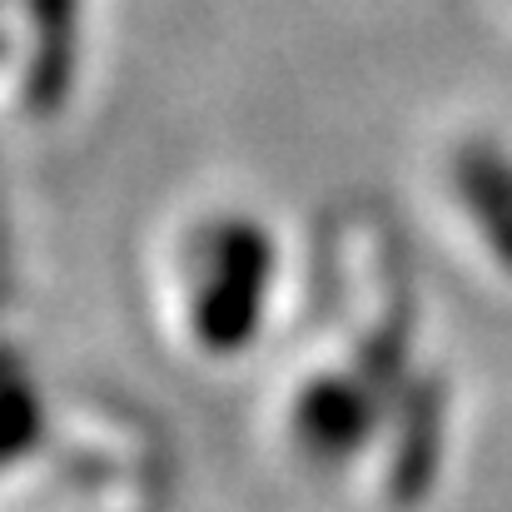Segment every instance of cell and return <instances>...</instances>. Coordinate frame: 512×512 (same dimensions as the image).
<instances>
[{
    "label": "cell",
    "instance_id": "cell-4",
    "mask_svg": "<svg viewBox=\"0 0 512 512\" xmlns=\"http://www.w3.org/2000/svg\"><path fill=\"white\" fill-rule=\"evenodd\" d=\"M30 433H35V408H30L25 393H10L0 403V458H10L15 448H25Z\"/></svg>",
    "mask_w": 512,
    "mask_h": 512
},
{
    "label": "cell",
    "instance_id": "cell-2",
    "mask_svg": "<svg viewBox=\"0 0 512 512\" xmlns=\"http://www.w3.org/2000/svg\"><path fill=\"white\" fill-rule=\"evenodd\" d=\"M35 35H40V50H35L30 90L40 105H55L65 95L70 60H75V0H35Z\"/></svg>",
    "mask_w": 512,
    "mask_h": 512
},
{
    "label": "cell",
    "instance_id": "cell-1",
    "mask_svg": "<svg viewBox=\"0 0 512 512\" xmlns=\"http://www.w3.org/2000/svg\"><path fill=\"white\" fill-rule=\"evenodd\" d=\"M269 279V244L254 224H219L204 254V289L194 304V329L209 348H239L259 324Z\"/></svg>",
    "mask_w": 512,
    "mask_h": 512
},
{
    "label": "cell",
    "instance_id": "cell-3",
    "mask_svg": "<svg viewBox=\"0 0 512 512\" xmlns=\"http://www.w3.org/2000/svg\"><path fill=\"white\" fill-rule=\"evenodd\" d=\"M299 433L319 448V453H339L363 433V398L343 383H319L309 388L304 408H299Z\"/></svg>",
    "mask_w": 512,
    "mask_h": 512
}]
</instances>
